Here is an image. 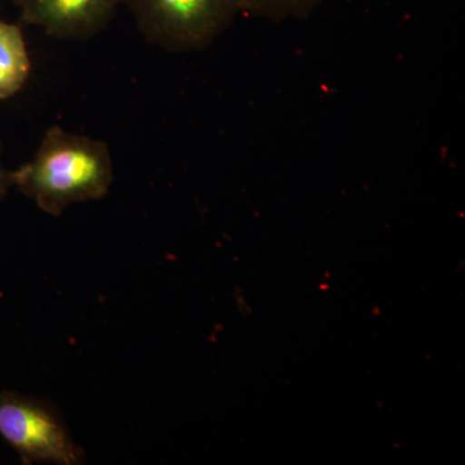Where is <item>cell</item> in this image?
Returning <instances> with one entry per match:
<instances>
[{
    "label": "cell",
    "instance_id": "obj_1",
    "mask_svg": "<svg viewBox=\"0 0 465 465\" xmlns=\"http://www.w3.org/2000/svg\"><path fill=\"white\" fill-rule=\"evenodd\" d=\"M14 188L43 213L60 216L67 207L105 197L114 180L108 143L54 125L33 158L12 171Z\"/></svg>",
    "mask_w": 465,
    "mask_h": 465
},
{
    "label": "cell",
    "instance_id": "obj_2",
    "mask_svg": "<svg viewBox=\"0 0 465 465\" xmlns=\"http://www.w3.org/2000/svg\"><path fill=\"white\" fill-rule=\"evenodd\" d=\"M136 26L162 50H206L242 15L241 0H124Z\"/></svg>",
    "mask_w": 465,
    "mask_h": 465
},
{
    "label": "cell",
    "instance_id": "obj_3",
    "mask_svg": "<svg viewBox=\"0 0 465 465\" xmlns=\"http://www.w3.org/2000/svg\"><path fill=\"white\" fill-rule=\"evenodd\" d=\"M0 437L16 450L24 464L85 463L84 449L56 407L45 400L0 391Z\"/></svg>",
    "mask_w": 465,
    "mask_h": 465
},
{
    "label": "cell",
    "instance_id": "obj_4",
    "mask_svg": "<svg viewBox=\"0 0 465 465\" xmlns=\"http://www.w3.org/2000/svg\"><path fill=\"white\" fill-rule=\"evenodd\" d=\"M124 0H17L21 17L63 41H84L103 32Z\"/></svg>",
    "mask_w": 465,
    "mask_h": 465
},
{
    "label": "cell",
    "instance_id": "obj_5",
    "mask_svg": "<svg viewBox=\"0 0 465 465\" xmlns=\"http://www.w3.org/2000/svg\"><path fill=\"white\" fill-rule=\"evenodd\" d=\"M32 72V60L20 27L0 20V101L23 90Z\"/></svg>",
    "mask_w": 465,
    "mask_h": 465
},
{
    "label": "cell",
    "instance_id": "obj_6",
    "mask_svg": "<svg viewBox=\"0 0 465 465\" xmlns=\"http://www.w3.org/2000/svg\"><path fill=\"white\" fill-rule=\"evenodd\" d=\"M324 0H241L242 14L281 23L304 20L323 5Z\"/></svg>",
    "mask_w": 465,
    "mask_h": 465
},
{
    "label": "cell",
    "instance_id": "obj_7",
    "mask_svg": "<svg viewBox=\"0 0 465 465\" xmlns=\"http://www.w3.org/2000/svg\"><path fill=\"white\" fill-rule=\"evenodd\" d=\"M14 188V179H12V171L3 163L2 149H0V203L5 200L9 189Z\"/></svg>",
    "mask_w": 465,
    "mask_h": 465
}]
</instances>
